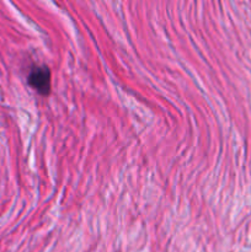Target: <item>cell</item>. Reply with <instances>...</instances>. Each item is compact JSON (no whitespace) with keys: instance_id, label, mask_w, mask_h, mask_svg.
<instances>
[{"instance_id":"obj_1","label":"cell","mask_w":251,"mask_h":252,"mask_svg":"<svg viewBox=\"0 0 251 252\" xmlns=\"http://www.w3.org/2000/svg\"><path fill=\"white\" fill-rule=\"evenodd\" d=\"M27 81H29V85L42 96H48L51 93V70L47 65L32 68Z\"/></svg>"}]
</instances>
